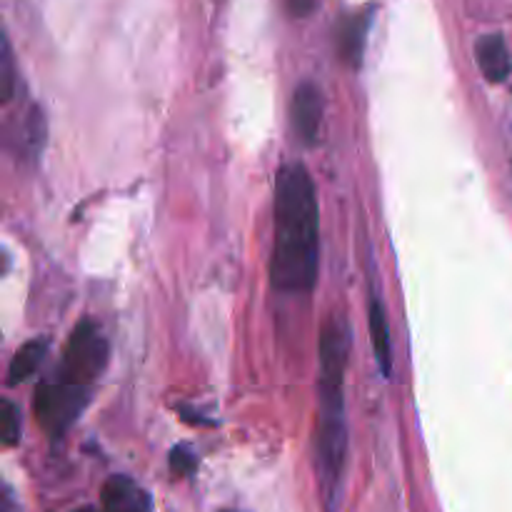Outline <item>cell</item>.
Segmentation results:
<instances>
[{
    "label": "cell",
    "instance_id": "obj_14",
    "mask_svg": "<svg viewBox=\"0 0 512 512\" xmlns=\"http://www.w3.org/2000/svg\"><path fill=\"white\" fill-rule=\"evenodd\" d=\"M3 512H18V508H15L13 493H10L8 485H5V488H3Z\"/></svg>",
    "mask_w": 512,
    "mask_h": 512
},
{
    "label": "cell",
    "instance_id": "obj_11",
    "mask_svg": "<svg viewBox=\"0 0 512 512\" xmlns=\"http://www.w3.org/2000/svg\"><path fill=\"white\" fill-rule=\"evenodd\" d=\"M170 470L180 478H190L198 470V455L193 453L190 445H175L173 453H170Z\"/></svg>",
    "mask_w": 512,
    "mask_h": 512
},
{
    "label": "cell",
    "instance_id": "obj_12",
    "mask_svg": "<svg viewBox=\"0 0 512 512\" xmlns=\"http://www.w3.org/2000/svg\"><path fill=\"white\" fill-rule=\"evenodd\" d=\"M0 435H3V443L15 445L20 438V413L10 400L3 403V415H0Z\"/></svg>",
    "mask_w": 512,
    "mask_h": 512
},
{
    "label": "cell",
    "instance_id": "obj_4",
    "mask_svg": "<svg viewBox=\"0 0 512 512\" xmlns=\"http://www.w3.org/2000/svg\"><path fill=\"white\" fill-rule=\"evenodd\" d=\"M108 363V343L90 320H80L65 345L60 375L70 383L90 385Z\"/></svg>",
    "mask_w": 512,
    "mask_h": 512
},
{
    "label": "cell",
    "instance_id": "obj_8",
    "mask_svg": "<svg viewBox=\"0 0 512 512\" xmlns=\"http://www.w3.org/2000/svg\"><path fill=\"white\" fill-rule=\"evenodd\" d=\"M370 20H373V10H365V13H355L350 18H345L338 28V53L345 63H350L353 68H358L363 63V50H365V38H368Z\"/></svg>",
    "mask_w": 512,
    "mask_h": 512
},
{
    "label": "cell",
    "instance_id": "obj_2",
    "mask_svg": "<svg viewBox=\"0 0 512 512\" xmlns=\"http://www.w3.org/2000/svg\"><path fill=\"white\" fill-rule=\"evenodd\" d=\"M320 413L315 428V478L325 512H340L348 468V423H345V370L350 358V328L325 325L320 333Z\"/></svg>",
    "mask_w": 512,
    "mask_h": 512
},
{
    "label": "cell",
    "instance_id": "obj_9",
    "mask_svg": "<svg viewBox=\"0 0 512 512\" xmlns=\"http://www.w3.org/2000/svg\"><path fill=\"white\" fill-rule=\"evenodd\" d=\"M370 340H373L375 358H378L380 373L385 378H390L393 373V345H390V325H388V313H385V305L378 295L370 298Z\"/></svg>",
    "mask_w": 512,
    "mask_h": 512
},
{
    "label": "cell",
    "instance_id": "obj_13",
    "mask_svg": "<svg viewBox=\"0 0 512 512\" xmlns=\"http://www.w3.org/2000/svg\"><path fill=\"white\" fill-rule=\"evenodd\" d=\"M285 5H288L290 15H295V18H308L318 8V0H285Z\"/></svg>",
    "mask_w": 512,
    "mask_h": 512
},
{
    "label": "cell",
    "instance_id": "obj_10",
    "mask_svg": "<svg viewBox=\"0 0 512 512\" xmlns=\"http://www.w3.org/2000/svg\"><path fill=\"white\" fill-rule=\"evenodd\" d=\"M45 350H48V343L40 338L35 340H28L25 345H20L18 353H15L13 363H10V370H8V383L10 385H18L23 383V380H28L30 375L38 370L40 360H43Z\"/></svg>",
    "mask_w": 512,
    "mask_h": 512
},
{
    "label": "cell",
    "instance_id": "obj_5",
    "mask_svg": "<svg viewBox=\"0 0 512 512\" xmlns=\"http://www.w3.org/2000/svg\"><path fill=\"white\" fill-rule=\"evenodd\" d=\"M293 128L305 145L318 143L320 123H323V93L315 83H300L293 95V108H290Z\"/></svg>",
    "mask_w": 512,
    "mask_h": 512
},
{
    "label": "cell",
    "instance_id": "obj_16",
    "mask_svg": "<svg viewBox=\"0 0 512 512\" xmlns=\"http://www.w3.org/2000/svg\"><path fill=\"white\" fill-rule=\"evenodd\" d=\"M223 512H240V510H223Z\"/></svg>",
    "mask_w": 512,
    "mask_h": 512
},
{
    "label": "cell",
    "instance_id": "obj_3",
    "mask_svg": "<svg viewBox=\"0 0 512 512\" xmlns=\"http://www.w3.org/2000/svg\"><path fill=\"white\" fill-rule=\"evenodd\" d=\"M88 388L90 385L70 383L65 378H60L58 383L40 385L33 400L35 420L40 423V428L53 438L63 435L88 405Z\"/></svg>",
    "mask_w": 512,
    "mask_h": 512
},
{
    "label": "cell",
    "instance_id": "obj_7",
    "mask_svg": "<svg viewBox=\"0 0 512 512\" xmlns=\"http://www.w3.org/2000/svg\"><path fill=\"white\" fill-rule=\"evenodd\" d=\"M475 55H478V65L483 70L485 78L490 83H503L508 80L510 70H512V60H510V50L508 43L500 33H488L475 43Z\"/></svg>",
    "mask_w": 512,
    "mask_h": 512
},
{
    "label": "cell",
    "instance_id": "obj_6",
    "mask_svg": "<svg viewBox=\"0 0 512 512\" xmlns=\"http://www.w3.org/2000/svg\"><path fill=\"white\" fill-rule=\"evenodd\" d=\"M103 512H153V498L128 475H110L100 490Z\"/></svg>",
    "mask_w": 512,
    "mask_h": 512
},
{
    "label": "cell",
    "instance_id": "obj_1",
    "mask_svg": "<svg viewBox=\"0 0 512 512\" xmlns=\"http://www.w3.org/2000/svg\"><path fill=\"white\" fill-rule=\"evenodd\" d=\"M320 268V210L315 183L303 163H288L275 178V243L270 278L283 293H313Z\"/></svg>",
    "mask_w": 512,
    "mask_h": 512
},
{
    "label": "cell",
    "instance_id": "obj_15",
    "mask_svg": "<svg viewBox=\"0 0 512 512\" xmlns=\"http://www.w3.org/2000/svg\"><path fill=\"white\" fill-rule=\"evenodd\" d=\"M75 512H95L93 508H80V510H75Z\"/></svg>",
    "mask_w": 512,
    "mask_h": 512
}]
</instances>
